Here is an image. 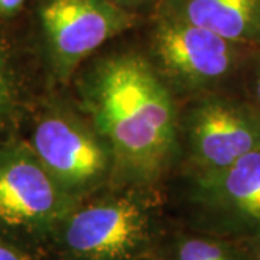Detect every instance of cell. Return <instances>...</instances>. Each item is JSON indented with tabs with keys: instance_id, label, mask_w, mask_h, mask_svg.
Segmentation results:
<instances>
[{
	"instance_id": "52a82bcc",
	"label": "cell",
	"mask_w": 260,
	"mask_h": 260,
	"mask_svg": "<svg viewBox=\"0 0 260 260\" xmlns=\"http://www.w3.org/2000/svg\"><path fill=\"white\" fill-rule=\"evenodd\" d=\"M34 153L59 185L74 195L97 184L109 168L110 149L81 121L52 114L34 132Z\"/></svg>"
},
{
	"instance_id": "9a60e30c",
	"label": "cell",
	"mask_w": 260,
	"mask_h": 260,
	"mask_svg": "<svg viewBox=\"0 0 260 260\" xmlns=\"http://www.w3.org/2000/svg\"><path fill=\"white\" fill-rule=\"evenodd\" d=\"M251 244L250 250V257L251 260H260V237L256 240H251L249 242Z\"/></svg>"
},
{
	"instance_id": "8fae6325",
	"label": "cell",
	"mask_w": 260,
	"mask_h": 260,
	"mask_svg": "<svg viewBox=\"0 0 260 260\" xmlns=\"http://www.w3.org/2000/svg\"><path fill=\"white\" fill-rule=\"evenodd\" d=\"M9 102V81L3 61L0 59V117L6 110V104Z\"/></svg>"
},
{
	"instance_id": "2e32d148",
	"label": "cell",
	"mask_w": 260,
	"mask_h": 260,
	"mask_svg": "<svg viewBox=\"0 0 260 260\" xmlns=\"http://www.w3.org/2000/svg\"><path fill=\"white\" fill-rule=\"evenodd\" d=\"M114 3H117V5H120V3H126V2H133V0H112Z\"/></svg>"
},
{
	"instance_id": "5bb4252c",
	"label": "cell",
	"mask_w": 260,
	"mask_h": 260,
	"mask_svg": "<svg viewBox=\"0 0 260 260\" xmlns=\"http://www.w3.org/2000/svg\"><path fill=\"white\" fill-rule=\"evenodd\" d=\"M23 0H0V10L2 12H15L20 8Z\"/></svg>"
},
{
	"instance_id": "7a4b0ae2",
	"label": "cell",
	"mask_w": 260,
	"mask_h": 260,
	"mask_svg": "<svg viewBox=\"0 0 260 260\" xmlns=\"http://www.w3.org/2000/svg\"><path fill=\"white\" fill-rule=\"evenodd\" d=\"M192 203L205 225L223 239L260 237V149L229 167L197 172Z\"/></svg>"
},
{
	"instance_id": "30bf717a",
	"label": "cell",
	"mask_w": 260,
	"mask_h": 260,
	"mask_svg": "<svg viewBox=\"0 0 260 260\" xmlns=\"http://www.w3.org/2000/svg\"><path fill=\"white\" fill-rule=\"evenodd\" d=\"M175 260H251V257L250 253L223 237H186L178 244Z\"/></svg>"
},
{
	"instance_id": "6da1fadb",
	"label": "cell",
	"mask_w": 260,
	"mask_h": 260,
	"mask_svg": "<svg viewBox=\"0 0 260 260\" xmlns=\"http://www.w3.org/2000/svg\"><path fill=\"white\" fill-rule=\"evenodd\" d=\"M84 99L126 175L152 181L167 169L177 143L175 107L146 59L135 54L103 59L87 80Z\"/></svg>"
},
{
	"instance_id": "ba28073f",
	"label": "cell",
	"mask_w": 260,
	"mask_h": 260,
	"mask_svg": "<svg viewBox=\"0 0 260 260\" xmlns=\"http://www.w3.org/2000/svg\"><path fill=\"white\" fill-rule=\"evenodd\" d=\"M239 47L169 15L155 35V49L164 70L188 88L214 85L232 74Z\"/></svg>"
},
{
	"instance_id": "7c38bea8",
	"label": "cell",
	"mask_w": 260,
	"mask_h": 260,
	"mask_svg": "<svg viewBox=\"0 0 260 260\" xmlns=\"http://www.w3.org/2000/svg\"><path fill=\"white\" fill-rule=\"evenodd\" d=\"M256 71H254V78H253V97H254V107L260 112V56L256 62Z\"/></svg>"
},
{
	"instance_id": "8992f818",
	"label": "cell",
	"mask_w": 260,
	"mask_h": 260,
	"mask_svg": "<svg viewBox=\"0 0 260 260\" xmlns=\"http://www.w3.org/2000/svg\"><path fill=\"white\" fill-rule=\"evenodd\" d=\"M42 23L54 59L65 74L129 29L133 15L112 0H49L42 9Z\"/></svg>"
},
{
	"instance_id": "9c48e42d",
	"label": "cell",
	"mask_w": 260,
	"mask_h": 260,
	"mask_svg": "<svg viewBox=\"0 0 260 260\" xmlns=\"http://www.w3.org/2000/svg\"><path fill=\"white\" fill-rule=\"evenodd\" d=\"M169 16L236 45H260V0H169Z\"/></svg>"
},
{
	"instance_id": "3957f363",
	"label": "cell",
	"mask_w": 260,
	"mask_h": 260,
	"mask_svg": "<svg viewBox=\"0 0 260 260\" xmlns=\"http://www.w3.org/2000/svg\"><path fill=\"white\" fill-rule=\"evenodd\" d=\"M62 244L80 260H132L146 247L150 217L145 205L121 197L74 208L61 223Z\"/></svg>"
},
{
	"instance_id": "4fadbf2b",
	"label": "cell",
	"mask_w": 260,
	"mask_h": 260,
	"mask_svg": "<svg viewBox=\"0 0 260 260\" xmlns=\"http://www.w3.org/2000/svg\"><path fill=\"white\" fill-rule=\"evenodd\" d=\"M0 260H23L15 250L0 242Z\"/></svg>"
},
{
	"instance_id": "5b68a950",
	"label": "cell",
	"mask_w": 260,
	"mask_h": 260,
	"mask_svg": "<svg viewBox=\"0 0 260 260\" xmlns=\"http://www.w3.org/2000/svg\"><path fill=\"white\" fill-rule=\"evenodd\" d=\"M74 210V195L56 182L34 150L0 152V223L10 227L61 224Z\"/></svg>"
},
{
	"instance_id": "277c9868",
	"label": "cell",
	"mask_w": 260,
	"mask_h": 260,
	"mask_svg": "<svg viewBox=\"0 0 260 260\" xmlns=\"http://www.w3.org/2000/svg\"><path fill=\"white\" fill-rule=\"evenodd\" d=\"M186 140L194 174L223 169L260 149V112L236 99L207 95L188 114Z\"/></svg>"
}]
</instances>
